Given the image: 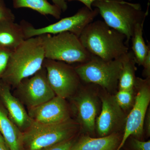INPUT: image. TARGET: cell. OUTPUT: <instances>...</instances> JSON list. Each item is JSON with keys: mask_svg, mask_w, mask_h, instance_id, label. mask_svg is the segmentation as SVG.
Here are the masks:
<instances>
[{"mask_svg": "<svg viewBox=\"0 0 150 150\" xmlns=\"http://www.w3.org/2000/svg\"><path fill=\"white\" fill-rule=\"evenodd\" d=\"M79 38L87 51L105 61L120 59L129 51L125 35L103 21L88 25Z\"/></svg>", "mask_w": 150, "mask_h": 150, "instance_id": "1", "label": "cell"}, {"mask_svg": "<svg viewBox=\"0 0 150 150\" xmlns=\"http://www.w3.org/2000/svg\"><path fill=\"white\" fill-rule=\"evenodd\" d=\"M12 51L7 48L0 47V81L6 69Z\"/></svg>", "mask_w": 150, "mask_h": 150, "instance_id": "22", "label": "cell"}, {"mask_svg": "<svg viewBox=\"0 0 150 150\" xmlns=\"http://www.w3.org/2000/svg\"><path fill=\"white\" fill-rule=\"evenodd\" d=\"M11 88L8 84L0 81V102L12 121L23 133L31 126L33 121L21 101L11 93Z\"/></svg>", "mask_w": 150, "mask_h": 150, "instance_id": "14", "label": "cell"}, {"mask_svg": "<svg viewBox=\"0 0 150 150\" xmlns=\"http://www.w3.org/2000/svg\"><path fill=\"white\" fill-rule=\"evenodd\" d=\"M0 150H10L6 143H0Z\"/></svg>", "mask_w": 150, "mask_h": 150, "instance_id": "30", "label": "cell"}, {"mask_svg": "<svg viewBox=\"0 0 150 150\" xmlns=\"http://www.w3.org/2000/svg\"><path fill=\"white\" fill-rule=\"evenodd\" d=\"M10 20L15 21V16L11 10L6 6L4 0H0V21Z\"/></svg>", "mask_w": 150, "mask_h": 150, "instance_id": "23", "label": "cell"}, {"mask_svg": "<svg viewBox=\"0 0 150 150\" xmlns=\"http://www.w3.org/2000/svg\"><path fill=\"white\" fill-rule=\"evenodd\" d=\"M142 66L144 67L143 76L145 78H150V50L148 52Z\"/></svg>", "mask_w": 150, "mask_h": 150, "instance_id": "26", "label": "cell"}, {"mask_svg": "<svg viewBox=\"0 0 150 150\" xmlns=\"http://www.w3.org/2000/svg\"><path fill=\"white\" fill-rule=\"evenodd\" d=\"M43 43L45 59L67 64H83L88 62L92 55L81 43L79 38L71 32L51 35H40Z\"/></svg>", "mask_w": 150, "mask_h": 150, "instance_id": "5", "label": "cell"}, {"mask_svg": "<svg viewBox=\"0 0 150 150\" xmlns=\"http://www.w3.org/2000/svg\"><path fill=\"white\" fill-rule=\"evenodd\" d=\"M80 130L77 121L71 118L54 124L33 122L23 133V150H39L72 139Z\"/></svg>", "mask_w": 150, "mask_h": 150, "instance_id": "4", "label": "cell"}, {"mask_svg": "<svg viewBox=\"0 0 150 150\" xmlns=\"http://www.w3.org/2000/svg\"><path fill=\"white\" fill-rule=\"evenodd\" d=\"M144 23H138L134 28L131 40L132 41V52L136 64L142 66L144 60L150 50V43L146 45L143 36Z\"/></svg>", "mask_w": 150, "mask_h": 150, "instance_id": "20", "label": "cell"}, {"mask_svg": "<svg viewBox=\"0 0 150 150\" xmlns=\"http://www.w3.org/2000/svg\"><path fill=\"white\" fill-rule=\"evenodd\" d=\"M121 68V58L107 61L93 55L88 62L74 67L81 82L96 85L110 94L118 88Z\"/></svg>", "mask_w": 150, "mask_h": 150, "instance_id": "6", "label": "cell"}, {"mask_svg": "<svg viewBox=\"0 0 150 150\" xmlns=\"http://www.w3.org/2000/svg\"><path fill=\"white\" fill-rule=\"evenodd\" d=\"M69 2L72 1H79L80 2L83 3L85 6L90 10H93L92 4L93 3L97 0H67Z\"/></svg>", "mask_w": 150, "mask_h": 150, "instance_id": "29", "label": "cell"}, {"mask_svg": "<svg viewBox=\"0 0 150 150\" xmlns=\"http://www.w3.org/2000/svg\"><path fill=\"white\" fill-rule=\"evenodd\" d=\"M14 8H26L36 11L42 15H51L55 18H61L62 11L48 0H12Z\"/></svg>", "mask_w": 150, "mask_h": 150, "instance_id": "19", "label": "cell"}, {"mask_svg": "<svg viewBox=\"0 0 150 150\" xmlns=\"http://www.w3.org/2000/svg\"><path fill=\"white\" fill-rule=\"evenodd\" d=\"M85 84H81L78 91L71 98L80 130L86 135L93 136L95 133L96 122L100 102L99 93H97L99 86L92 83Z\"/></svg>", "mask_w": 150, "mask_h": 150, "instance_id": "9", "label": "cell"}, {"mask_svg": "<svg viewBox=\"0 0 150 150\" xmlns=\"http://www.w3.org/2000/svg\"><path fill=\"white\" fill-rule=\"evenodd\" d=\"M128 1H132V0H128ZM149 1H150V0H149Z\"/></svg>", "mask_w": 150, "mask_h": 150, "instance_id": "32", "label": "cell"}, {"mask_svg": "<svg viewBox=\"0 0 150 150\" xmlns=\"http://www.w3.org/2000/svg\"><path fill=\"white\" fill-rule=\"evenodd\" d=\"M92 6L98 10L99 13L108 25L123 33L126 37V44L133 35L135 26L144 23L149 9L144 11L141 4L126 0H97Z\"/></svg>", "mask_w": 150, "mask_h": 150, "instance_id": "3", "label": "cell"}, {"mask_svg": "<svg viewBox=\"0 0 150 150\" xmlns=\"http://www.w3.org/2000/svg\"><path fill=\"white\" fill-rule=\"evenodd\" d=\"M99 14L97 8L90 10L84 6L74 15L62 18L59 21L41 28H35L32 25L23 20L21 22L25 39L43 34H56L69 32L79 37L86 26L93 21Z\"/></svg>", "mask_w": 150, "mask_h": 150, "instance_id": "7", "label": "cell"}, {"mask_svg": "<svg viewBox=\"0 0 150 150\" xmlns=\"http://www.w3.org/2000/svg\"><path fill=\"white\" fill-rule=\"evenodd\" d=\"M75 141L73 138L39 150H70Z\"/></svg>", "mask_w": 150, "mask_h": 150, "instance_id": "24", "label": "cell"}, {"mask_svg": "<svg viewBox=\"0 0 150 150\" xmlns=\"http://www.w3.org/2000/svg\"><path fill=\"white\" fill-rule=\"evenodd\" d=\"M0 133L10 150H23V132L12 121L0 102Z\"/></svg>", "mask_w": 150, "mask_h": 150, "instance_id": "16", "label": "cell"}, {"mask_svg": "<svg viewBox=\"0 0 150 150\" xmlns=\"http://www.w3.org/2000/svg\"><path fill=\"white\" fill-rule=\"evenodd\" d=\"M134 89L137 94L134 105L126 117L121 143L116 150H121L131 136L139 139L144 134L143 124L150 102V78L137 77Z\"/></svg>", "mask_w": 150, "mask_h": 150, "instance_id": "8", "label": "cell"}, {"mask_svg": "<svg viewBox=\"0 0 150 150\" xmlns=\"http://www.w3.org/2000/svg\"><path fill=\"white\" fill-rule=\"evenodd\" d=\"M47 79L56 96L67 99L79 90L81 81L74 67L65 62L45 59L43 64Z\"/></svg>", "mask_w": 150, "mask_h": 150, "instance_id": "10", "label": "cell"}, {"mask_svg": "<svg viewBox=\"0 0 150 150\" xmlns=\"http://www.w3.org/2000/svg\"><path fill=\"white\" fill-rule=\"evenodd\" d=\"M28 109L33 121L39 124H57L71 118V110L66 99L59 96Z\"/></svg>", "mask_w": 150, "mask_h": 150, "instance_id": "13", "label": "cell"}, {"mask_svg": "<svg viewBox=\"0 0 150 150\" xmlns=\"http://www.w3.org/2000/svg\"><path fill=\"white\" fill-rule=\"evenodd\" d=\"M45 59L40 36L25 39L12 52L1 80L16 88L22 81L39 71Z\"/></svg>", "mask_w": 150, "mask_h": 150, "instance_id": "2", "label": "cell"}, {"mask_svg": "<svg viewBox=\"0 0 150 150\" xmlns=\"http://www.w3.org/2000/svg\"><path fill=\"white\" fill-rule=\"evenodd\" d=\"M5 143L4 138L2 136L1 134L0 133V143Z\"/></svg>", "mask_w": 150, "mask_h": 150, "instance_id": "31", "label": "cell"}, {"mask_svg": "<svg viewBox=\"0 0 150 150\" xmlns=\"http://www.w3.org/2000/svg\"><path fill=\"white\" fill-rule=\"evenodd\" d=\"M131 146L133 150H150V141L144 142L133 138L131 140Z\"/></svg>", "mask_w": 150, "mask_h": 150, "instance_id": "25", "label": "cell"}, {"mask_svg": "<svg viewBox=\"0 0 150 150\" xmlns=\"http://www.w3.org/2000/svg\"><path fill=\"white\" fill-rule=\"evenodd\" d=\"M118 105L125 112L131 110L135 101L134 88L132 90H118L114 95Z\"/></svg>", "mask_w": 150, "mask_h": 150, "instance_id": "21", "label": "cell"}, {"mask_svg": "<svg viewBox=\"0 0 150 150\" xmlns=\"http://www.w3.org/2000/svg\"><path fill=\"white\" fill-rule=\"evenodd\" d=\"M122 68L118 80V90H132L134 89L137 77V67L134 54L132 51L125 54L121 58Z\"/></svg>", "mask_w": 150, "mask_h": 150, "instance_id": "18", "label": "cell"}, {"mask_svg": "<svg viewBox=\"0 0 150 150\" xmlns=\"http://www.w3.org/2000/svg\"><path fill=\"white\" fill-rule=\"evenodd\" d=\"M121 138L119 132L99 138L85 135L75 141L70 150H116Z\"/></svg>", "mask_w": 150, "mask_h": 150, "instance_id": "15", "label": "cell"}, {"mask_svg": "<svg viewBox=\"0 0 150 150\" xmlns=\"http://www.w3.org/2000/svg\"><path fill=\"white\" fill-rule=\"evenodd\" d=\"M144 133H146L148 137L150 135V107L147 110L143 124Z\"/></svg>", "mask_w": 150, "mask_h": 150, "instance_id": "27", "label": "cell"}, {"mask_svg": "<svg viewBox=\"0 0 150 150\" xmlns=\"http://www.w3.org/2000/svg\"><path fill=\"white\" fill-rule=\"evenodd\" d=\"M16 88L18 99L28 109L43 104L56 96L48 82L43 66L30 78L22 81Z\"/></svg>", "mask_w": 150, "mask_h": 150, "instance_id": "11", "label": "cell"}, {"mask_svg": "<svg viewBox=\"0 0 150 150\" xmlns=\"http://www.w3.org/2000/svg\"><path fill=\"white\" fill-rule=\"evenodd\" d=\"M101 109L96 122V131L100 137L118 133L124 128L126 112L117 103L114 95L100 87Z\"/></svg>", "mask_w": 150, "mask_h": 150, "instance_id": "12", "label": "cell"}, {"mask_svg": "<svg viewBox=\"0 0 150 150\" xmlns=\"http://www.w3.org/2000/svg\"><path fill=\"white\" fill-rule=\"evenodd\" d=\"M15 21H0V47L13 51L25 40L20 24Z\"/></svg>", "mask_w": 150, "mask_h": 150, "instance_id": "17", "label": "cell"}, {"mask_svg": "<svg viewBox=\"0 0 150 150\" xmlns=\"http://www.w3.org/2000/svg\"><path fill=\"white\" fill-rule=\"evenodd\" d=\"M54 5L59 8L62 12H65L68 8L67 0H52Z\"/></svg>", "mask_w": 150, "mask_h": 150, "instance_id": "28", "label": "cell"}]
</instances>
